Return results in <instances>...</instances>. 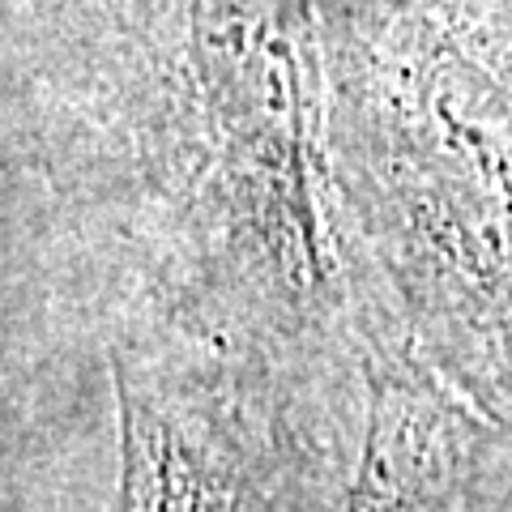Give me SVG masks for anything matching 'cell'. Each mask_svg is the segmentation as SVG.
I'll use <instances>...</instances> for the list:
<instances>
[{
    "mask_svg": "<svg viewBox=\"0 0 512 512\" xmlns=\"http://www.w3.org/2000/svg\"><path fill=\"white\" fill-rule=\"evenodd\" d=\"M466 453L431 397L402 376H376L355 466L325 512H474Z\"/></svg>",
    "mask_w": 512,
    "mask_h": 512,
    "instance_id": "obj_3",
    "label": "cell"
},
{
    "mask_svg": "<svg viewBox=\"0 0 512 512\" xmlns=\"http://www.w3.org/2000/svg\"><path fill=\"white\" fill-rule=\"evenodd\" d=\"M120 393V483L111 512H239L231 474L205 453L197 431L154 389L124 372Z\"/></svg>",
    "mask_w": 512,
    "mask_h": 512,
    "instance_id": "obj_4",
    "label": "cell"
},
{
    "mask_svg": "<svg viewBox=\"0 0 512 512\" xmlns=\"http://www.w3.org/2000/svg\"><path fill=\"white\" fill-rule=\"evenodd\" d=\"M210 103L239 171L256 188L274 244L320 269L316 90L308 0H197Z\"/></svg>",
    "mask_w": 512,
    "mask_h": 512,
    "instance_id": "obj_1",
    "label": "cell"
},
{
    "mask_svg": "<svg viewBox=\"0 0 512 512\" xmlns=\"http://www.w3.org/2000/svg\"><path fill=\"white\" fill-rule=\"evenodd\" d=\"M474 64H431L419 86V171H431L436 218L461 235L457 256L483 278V295L504 291L495 274L512 269V120Z\"/></svg>",
    "mask_w": 512,
    "mask_h": 512,
    "instance_id": "obj_2",
    "label": "cell"
}]
</instances>
